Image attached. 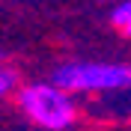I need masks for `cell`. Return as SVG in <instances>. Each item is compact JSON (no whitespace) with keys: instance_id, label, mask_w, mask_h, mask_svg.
Segmentation results:
<instances>
[{"instance_id":"3","label":"cell","mask_w":131,"mask_h":131,"mask_svg":"<svg viewBox=\"0 0 131 131\" xmlns=\"http://www.w3.org/2000/svg\"><path fill=\"white\" fill-rule=\"evenodd\" d=\"M15 83H18V74L12 69H0V95H6Z\"/></svg>"},{"instance_id":"1","label":"cell","mask_w":131,"mask_h":131,"mask_svg":"<svg viewBox=\"0 0 131 131\" xmlns=\"http://www.w3.org/2000/svg\"><path fill=\"white\" fill-rule=\"evenodd\" d=\"M131 83V66L119 63H66L54 72L51 86L57 90H78V92H92V90H122Z\"/></svg>"},{"instance_id":"2","label":"cell","mask_w":131,"mask_h":131,"mask_svg":"<svg viewBox=\"0 0 131 131\" xmlns=\"http://www.w3.org/2000/svg\"><path fill=\"white\" fill-rule=\"evenodd\" d=\"M24 113L30 116L33 122H39L42 128L51 131H63L74 122V104L72 98L66 95L63 90L51 86V83H30L21 90L18 95Z\"/></svg>"},{"instance_id":"4","label":"cell","mask_w":131,"mask_h":131,"mask_svg":"<svg viewBox=\"0 0 131 131\" xmlns=\"http://www.w3.org/2000/svg\"><path fill=\"white\" fill-rule=\"evenodd\" d=\"M122 33H125V36H131V24H128V27H125V30H122Z\"/></svg>"}]
</instances>
